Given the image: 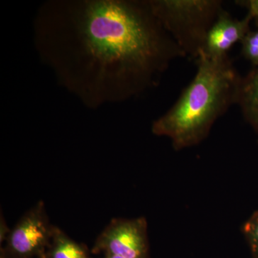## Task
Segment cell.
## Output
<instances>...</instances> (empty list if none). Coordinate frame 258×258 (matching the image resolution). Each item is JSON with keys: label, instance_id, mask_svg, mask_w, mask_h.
Masks as SVG:
<instances>
[{"label": "cell", "instance_id": "cell-1", "mask_svg": "<svg viewBox=\"0 0 258 258\" xmlns=\"http://www.w3.org/2000/svg\"><path fill=\"white\" fill-rule=\"evenodd\" d=\"M33 40L57 83L97 109L157 86L184 54L148 0H50L37 10Z\"/></svg>", "mask_w": 258, "mask_h": 258}, {"label": "cell", "instance_id": "cell-2", "mask_svg": "<svg viewBox=\"0 0 258 258\" xmlns=\"http://www.w3.org/2000/svg\"><path fill=\"white\" fill-rule=\"evenodd\" d=\"M196 63L191 82L174 106L152 124V133L170 139L177 151L203 142L215 122L237 104L242 77L228 55L210 58L200 54Z\"/></svg>", "mask_w": 258, "mask_h": 258}, {"label": "cell", "instance_id": "cell-3", "mask_svg": "<svg viewBox=\"0 0 258 258\" xmlns=\"http://www.w3.org/2000/svg\"><path fill=\"white\" fill-rule=\"evenodd\" d=\"M153 13L185 56L198 59L223 10L219 0H148Z\"/></svg>", "mask_w": 258, "mask_h": 258}, {"label": "cell", "instance_id": "cell-4", "mask_svg": "<svg viewBox=\"0 0 258 258\" xmlns=\"http://www.w3.org/2000/svg\"><path fill=\"white\" fill-rule=\"evenodd\" d=\"M55 227L50 225L42 202L21 217L6 237L8 252L18 258L42 257L50 247Z\"/></svg>", "mask_w": 258, "mask_h": 258}, {"label": "cell", "instance_id": "cell-5", "mask_svg": "<svg viewBox=\"0 0 258 258\" xmlns=\"http://www.w3.org/2000/svg\"><path fill=\"white\" fill-rule=\"evenodd\" d=\"M94 250L124 258H148L147 220L114 219L98 236Z\"/></svg>", "mask_w": 258, "mask_h": 258}, {"label": "cell", "instance_id": "cell-6", "mask_svg": "<svg viewBox=\"0 0 258 258\" xmlns=\"http://www.w3.org/2000/svg\"><path fill=\"white\" fill-rule=\"evenodd\" d=\"M252 19L247 14L242 20L233 18L222 10L209 30L201 53L210 58L227 56V52L237 42L242 41L250 31Z\"/></svg>", "mask_w": 258, "mask_h": 258}, {"label": "cell", "instance_id": "cell-7", "mask_svg": "<svg viewBox=\"0 0 258 258\" xmlns=\"http://www.w3.org/2000/svg\"><path fill=\"white\" fill-rule=\"evenodd\" d=\"M237 104L244 118L258 134V68L241 79Z\"/></svg>", "mask_w": 258, "mask_h": 258}, {"label": "cell", "instance_id": "cell-8", "mask_svg": "<svg viewBox=\"0 0 258 258\" xmlns=\"http://www.w3.org/2000/svg\"><path fill=\"white\" fill-rule=\"evenodd\" d=\"M50 258H91L86 249L55 227L48 249Z\"/></svg>", "mask_w": 258, "mask_h": 258}, {"label": "cell", "instance_id": "cell-9", "mask_svg": "<svg viewBox=\"0 0 258 258\" xmlns=\"http://www.w3.org/2000/svg\"><path fill=\"white\" fill-rule=\"evenodd\" d=\"M242 55L254 67L258 68V27L250 30L241 41Z\"/></svg>", "mask_w": 258, "mask_h": 258}, {"label": "cell", "instance_id": "cell-10", "mask_svg": "<svg viewBox=\"0 0 258 258\" xmlns=\"http://www.w3.org/2000/svg\"><path fill=\"white\" fill-rule=\"evenodd\" d=\"M242 231L254 258H258V210L244 222Z\"/></svg>", "mask_w": 258, "mask_h": 258}, {"label": "cell", "instance_id": "cell-11", "mask_svg": "<svg viewBox=\"0 0 258 258\" xmlns=\"http://www.w3.org/2000/svg\"><path fill=\"white\" fill-rule=\"evenodd\" d=\"M235 3L247 10V14L250 15L258 27V0H242Z\"/></svg>", "mask_w": 258, "mask_h": 258}, {"label": "cell", "instance_id": "cell-12", "mask_svg": "<svg viewBox=\"0 0 258 258\" xmlns=\"http://www.w3.org/2000/svg\"><path fill=\"white\" fill-rule=\"evenodd\" d=\"M105 258H124L120 257V256L112 255V254H106V257Z\"/></svg>", "mask_w": 258, "mask_h": 258}]
</instances>
